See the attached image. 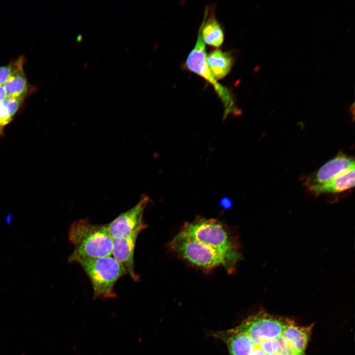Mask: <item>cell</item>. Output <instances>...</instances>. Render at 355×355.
<instances>
[{"label": "cell", "instance_id": "obj_1", "mask_svg": "<svg viewBox=\"0 0 355 355\" xmlns=\"http://www.w3.org/2000/svg\"><path fill=\"white\" fill-rule=\"evenodd\" d=\"M312 328L261 311L212 335L225 343L231 355H306Z\"/></svg>", "mask_w": 355, "mask_h": 355}, {"label": "cell", "instance_id": "obj_2", "mask_svg": "<svg viewBox=\"0 0 355 355\" xmlns=\"http://www.w3.org/2000/svg\"><path fill=\"white\" fill-rule=\"evenodd\" d=\"M74 249L68 258L70 263L112 255V239L107 225L96 224L87 219L74 221L68 232Z\"/></svg>", "mask_w": 355, "mask_h": 355}, {"label": "cell", "instance_id": "obj_3", "mask_svg": "<svg viewBox=\"0 0 355 355\" xmlns=\"http://www.w3.org/2000/svg\"><path fill=\"white\" fill-rule=\"evenodd\" d=\"M179 232L216 250L234 267L241 259V254L226 230L216 219H197L186 223Z\"/></svg>", "mask_w": 355, "mask_h": 355}, {"label": "cell", "instance_id": "obj_4", "mask_svg": "<svg viewBox=\"0 0 355 355\" xmlns=\"http://www.w3.org/2000/svg\"><path fill=\"white\" fill-rule=\"evenodd\" d=\"M77 263L90 280L94 299L106 300L117 297L114 286L126 274L121 265L112 255L83 259Z\"/></svg>", "mask_w": 355, "mask_h": 355}, {"label": "cell", "instance_id": "obj_5", "mask_svg": "<svg viewBox=\"0 0 355 355\" xmlns=\"http://www.w3.org/2000/svg\"><path fill=\"white\" fill-rule=\"evenodd\" d=\"M171 248L192 265L205 270L223 266L229 273L235 267L221 254L180 232L169 244Z\"/></svg>", "mask_w": 355, "mask_h": 355}, {"label": "cell", "instance_id": "obj_6", "mask_svg": "<svg viewBox=\"0 0 355 355\" xmlns=\"http://www.w3.org/2000/svg\"><path fill=\"white\" fill-rule=\"evenodd\" d=\"M201 29L202 23L194 47L186 58V67L191 71L204 78L213 86L223 105V120H225L230 115H240L242 111L237 106L231 92L213 77L208 68L206 61V47L202 38Z\"/></svg>", "mask_w": 355, "mask_h": 355}, {"label": "cell", "instance_id": "obj_7", "mask_svg": "<svg viewBox=\"0 0 355 355\" xmlns=\"http://www.w3.org/2000/svg\"><path fill=\"white\" fill-rule=\"evenodd\" d=\"M150 202L149 197L143 194L133 207L120 214L107 225L112 239L139 235L147 225L143 220L144 211Z\"/></svg>", "mask_w": 355, "mask_h": 355}, {"label": "cell", "instance_id": "obj_8", "mask_svg": "<svg viewBox=\"0 0 355 355\" xmlns=\"http://www.w3.org/2000/svg\"><path fill=\"white\" fill-rule=\"evenodd\" d=\"M355 160L351 156L340 153L322 165L307 178L305 185L314 193L342 172L355 168Z\"/></svg>", "mask_w": 355, "mask_h": 355}, {"label": "cell", "instance_id": "obj_9", "mask_svg": "<svg viewBox=\"0 0 355 355\" xmlns=\"http://www.w3.org/2000/svg\"><path fill=\"white\" fill-rule=\"evenodd\" d=\"M139 235L112 239V256L123 268L125 274L129 275L135 282L140 277L135 271L134 251L136 243Z\"/></svg>", "mask_w": 355, "mask_h": 355}, {"label": "cell", "instance_id": "obj_10", "mask_svg": "<svg viewBox=\"0 0 355 355\" xmlns=\"http://www.w3.org/2000/svg\"><path fill=\"white\" fill-rule=\"evenodd\" d=\"M208 68L216 79L225 77L230 71L234 59L230 52L215 49L206 57Z\"/></svg>", "mask_w": 355, "mask_h": 355}, {"label": "cell", "instance_id": "obj_11", "mask_svg": "<svg viewBox=\"0 0 355 355\" xmlns=\"http://www.w3.org/2000/svg\"><path fill=\"white\" fill-rule=\"evenodd\" d=\"M208 13V8H206L202 22V38L204 43L218 47L223 42L224 34L220 25L214 15H212L206 21Z\"/></svg>", "mask_w": 355, "mask_h": 355}, {"label": "cell", "instance_id": "obj_12", "mask_svg": "<svg viewBox=\"0 0 355 355\" xmlns=\"http://www.w3.org/2000/svg\"><path fill=\"white\" fill-rule=\"evenodd\" d=\"M355 186V168L340 174L330 181L319 188L314 193H338L351 189Z\"/></svg>", "mask_w": 355, "mask_h": 355}, {"label": "cell", "instance_id": "obj_13", "mask_svg": "<svg viewBox=\"0 0 355 355\" xmlns=\"http://www.w3.org/2000/svg\"><path fill=\"white\" fill-rule=\"evenodd\" d=\"M25 61L21 63L3 85L7 96L25 97L28 83L24 71Z\"/></svg>", "mask_w": 355, "mask_h": 355}, {"label": "cell", "instance_id": "obj_14", "mask_svg": "<svg viewBox=\"0 0 355 355\" xmlns=\"http://www.w3.org/2000/svg\"><path fill=\"white\" fill-rule=\"evenodd\" d=\"M25 60L24 57L22 56L8 65L0 67V85H4L19 65Z\"/></svg>", "mask_w": 355, "mask_h": 355}, {"label": "cell", "instance_id": "obj_15", "mask_svg": "<svg viewBox=\"0 0 355 355\" xmlns=\"http://www.w3.org/2000/svg\"><path fill=\"white\" fill-rule=\"evenodd\" d=\"M15 114L4 100L0 102V135L3 134L4 127L11 121Z\"/></svg>", "mask_w": 355, "mask_h": 355}, {"label": "cell", "instance_id": "obj_16", "mask_svg": "<svg viewBox=\"0 0 355 355\" xmlns=\"http://www.w3.org/2000/svg\"><path fill=\"white\" fill-rule=\"evenodd\" d=\"M220 205L224 209H229L231 208L232 203L229 198L224 197L220 200Z\"/></svg>", "mask_w": 355, "mask_h": 355}, {"label": "cell", "instance_id": "obj_17", "mask_svg": "<svg viewBox=\"0 0 355 355\" xmlns=\"http://www.w3.org/2000/svg\"><path fill=\"white\" fill-rule=\"evenodd\" d=\"M6 96L3 86L0 85V102L4 100Z\"/></svg>", "mask_w": 355, "mask_h": 355}, {"label": "cell", "instance_id": "obj_18", "mask_svg": "<svg viewBox=\"0 0 355 355\" xmlns=\"http://www.w3.org/2000/svg\"><path fill=\"white\" fill-rule=\"evenodd\" d=\"M11 218V215H8V216L6 217V221L8 224H9L10 223L9 222L10 221Z\"/></svg>", "mask_w": 355, "mask_h": 355}]
</instances>
